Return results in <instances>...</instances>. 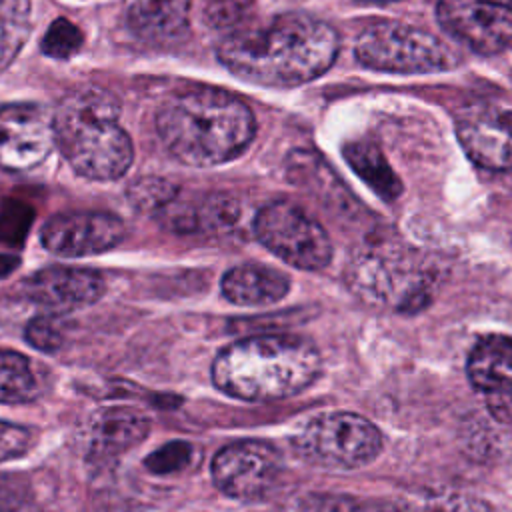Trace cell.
Here are the masks:
<instances>
[{"label":"cell","mask_w":512,"mask_h":512,"mask_svg":"<svg viewBox=\"0 0 512 512\" xmlns=\"http://www.w3.org/2000/svg\"><path fill=\"white\" fill-rule=\"evenodd\" d=\"M338 46V34L330 24L290 12L224 38L218 60L254 84L298 86L322 76L334 64Z\"/></svg>","instance_id":"1"},{"label":"cell","mask_w":512,"mask_h":512,"mask_svg":"<svg viewBox=\"0 0 512 512\" xmlns=\"http://www.w3.org/2000/svg\"><path fill=\"white\" fill-rule=\"evenodd\" d=\"M156 128L176 160L206 168L240 156L254 140L256 120L238 96L214 86H192L162 102Z\"/></svg>","instance_id":"2"},{"label":"cell","mask_w":512,"mask_h":512,"mask_svg":"<svg viewBox=\"0 0 512 512\" xmlns=\"http://www.w3.org/2000/svg\"><path fill=\"white\" fill-rule=\"evenodd\" d=\"M316 346L298 334H258L220 350L212 380L224 394L246 402L294 396L320 374Z\"/></svg>","instance_id":"3"},{"label":"cell","mask_w":512,"mask_h":512,"mask_svg":"<svg viewBox=\"0 0 512 512\" xmlns=\"http://www.w3.org/2000/svg\"><path fill=\"white\" fill-rule=\"evenodd\" d=\"M52 118L56 144L76 174L106 182L128 172L134 150L114 94L100 86L76 88L60 100Z\"/></svg>","instance_id":"4"},{"label":"cell","mask_w":512,"mask_h":512,"mask_svg":"<svg viewBox=\"0 0 512 512\" xmlns=\"http://www.w3.org/2000/svg\"><path fill=\"white\" fill-rule=\"evenodd\" d=\"M354 56L370 70L394 74L444 72L460 62V56L440 38L402 22L366 26L356 38Z\"/></svg>","instance_id":"5"},{"label":"cell","mask_w":512,"mask_h":512,"mask_svg":"<svg viewBox=\"0 0 512 512\" xmlns=\"http://www.w3.org/2000/svg\"><path fill=\"white\" fill-rule=\"evenodd\" d=\"M294 450L322 468H360L382 452V432L354 412H326L308 420L294 438Z\"/></svg>","instance_id":"6"},{"label":"cell","mask_w":512,"mask_h":512,"mask_svg":"<svg viewBox=\"0 0 512 512\" xmlns=\"http://www.w3.org/2000/svg\"><path fill=\"white\" fill-rule=\"evenodd\" d=\"M254 234L274 256L300 270H322L332 260L328 232L308 212L288 200L258 210Z\"/></svg>","instance_id":"7"},{"label":"cell","mask_w":512,"mask_h":512,"mask_svg":"<svg viewBox=\"0 0 512 512\" xmlns=\"http://www.w3.org/2000/svg\"><path fill=\"white\" fill-rule=\"evenodd\" d=\"M282 472L280 452L262 440H238L212 460L216 488L236 500L252 502L268 496Z\"/></svg>","instance_id":"8"},{"label":"cell","mask_w":512,"mask_h":512,"mask_svg":"<svg viewBox=\"0 0 512 512\" xmlns=\"http://www.w3.org/2000/svg\"><path fill=\"white\" fill-rule=\"evenodd\" d=\"M436 18L478 54H496L512 42V0H438Z\"/></svg>","instance_id":"9"},{"label":"cell","mask_w":512,"mask_h":512,"mask_svg":"<svg viewBox=\"0 0 512 512\" xmlns=\"http://www.w3.org/2000/svg\"><path fill=\"white\" fill-rule=\"evenodd\" d=\"M56 144L54 118L44 106L14 102L0 106V168L24 172L46 160Z\"/></svg>","instance_id":"10"},{"label":"cell","mask_w":512,"mask_h":512,"mask_svg":"<svg viewBox=\"0 0 512 512\" xmlns=\"http://www.w3.org/2000/svg\"><path fill=\"white\" fill-rule=\"evenodd\" d=\"M454 130L466 156L492 172L512 170V112L492 104H468L454 114Z\"/></svg>","instance_id":"11"},{"label":"cell","mask_w":512,"mask_h":512,"mask_svg":"<svg viewBox=\"0 0 512 512\" xmlns=\"http://www.w3.org/2000/svg\"><path fill=\"white\" fill-rule=\"evenodd\" d=\"M124 222L108 212L76 210L46 220L40 230L42 246L62 258L94 256L116 248L124 240Z\"/></svg>","instance_id":"12"},{"label":"cell","mask_w":512,"mask_h":512,"mask_svg":"<svg viewBox=\"0 0 512 512\" xmlns=\"http://www.w3.org/2000/svg\"><path fill=\"white\" fill-rule=\"evenodd\" d=\"M466 374L490 416L512 426V338L492 334L474 344Z\"/></svg>","instance_id":"13"},{"label":"cell","mask_w":512,"mask_h":512,"mask_svg":"<svg viewBox=\"0 0 512 512\" xmlns=\"http://www.w3.org/2000/svg\"><path fill=\"white\" fill-rule=\"evenodd\" d=\"M104 290L106 282L100 272L70 266L42 268L22 284V292L32 304L54 314L90 306L100 300Z\"/></svg>","instance_id":"14"},{"label":"cell","mask_w":512,"mask_h":512,"mask_svg":"<svg viewBox=\"0 0 512 512\" xmlns=\"http://www.w3.org/2000/svg\"><path fill=\"white\" fill-rule=\"evenodd\" d=\"M350 282L358 294L374 302H394V298H398V306H410L412 302L422 304L426 296L422 278L392 256H358L352 262Z\"/></svg>","instance_id":"15"},{"label":"cell","mask_w":512,"mask_h":512,"mask_svg":"<svg viewBox=\"0 0 512 512\" xmlns=\"http://www.w3.org/2000/svg\"><path fill=\"white\" fill-rule=\"evenodd\" d=\"M150 430V422L130 408H104L92 416L86 436L88 456L96 462L110 460L140 444Z\"/></svg>","instance_id":"16"},{"label":"cell","mask_w":512,"mask_h":512,"mask_svg":"<svg viewBox=\"0 0 512 512\" xmlns=\"http://www.w3.org/2000/svg\"><path fill=\"white\" fill-rule=\"evenodd\" d=\"M192 0H126L130 30L148 44L176 42L188 28Z\"/></svg>","instance_id":"17"},{"label":"cell","mask_w":512,"mask_h":512,"mask_svg":"<svg viewBox=\"0 0 512 512\" xmlns=\"http://www.w3.org/2000/svg\"><path fill=\"white\" fill-rule=\"evenodd\" d=\"M222 294L238 306H268L290 292V278L264 264H240L222 276Z\"/></svg>","instance_id":"18"},{"label":"cell","mask_w":512,"mask_h":512,"mask_svg":"<svg viewBox=\"0 0 512 512\" xmlns=\"http://www.w3.org/2000/svg\"><path fill=\"white\" fill-rule=\"evenodd\" d=\"M350 168L386 202H392L402 192V182L384 158L382 150L368 140H354L342 148Z\"/></svg>","instance_id":"19"},{"label":"cell","mask_w":512,"mask_h":512,"mask_svg":"<svg viewBox=\"0 0 512 512\" xmlns=\"http://www.w3.org/2000/svg\"><path fill=\"white\" fill-rule=\"evenodd\" d=\"M378 512H492L490 504L468 492L440 490L378 500Z\"/></svg>","instance_id":"20"},{"label":"cell","mask_w":512,"mask_h":512,"mask_svg":"<svg viewBox=\"0 0 512 512\" xmlns=\"http://www.w3.org/2000/svg\"><path fill=\"white\" fill-rule=\"evenodd\" d=\"M38 396V380L30 360L12 350H0V404H26Z\"/></svg>","instance_id":"21"},{"label":"cell","mask_w":512,"mask_h":512,"mask_svg":"<svg viewBox=\"0 0 512 512\" xmlns=\"http://www.w3.org/2000/svg\"><path fill=\"white\" fill-rule=\"evenodd\" d=\"M30 34V0H0V72L20 54Z\"/></svg>","instance_id":"22"},{"label":"cell","mask_w":512,"mask_h":512,"mask_svg":"<svg viewBox=\"0 0 512 512\" xmlns=\"http://www.w3.org/2000/svg\"><path fill=\"white\" fill-rule=\"evenodd\" d=\"M178 188L160 176H140L126 188L128 202L138 212H160L174 202Z\"/></svg>","instance_id":"23"},{"label":"cell","mask_w":512,"mask_h":512,"mask_svg":"<svg viewBox=\"0 0 512 512\" xmlns=\"http://www.w3.org/2000/svg\"><path fill=\"white\" fill-rule=\"evenodd\" d=\"M82 44L80 30L66 18H56L42 38L44 54L52 58H70Z\"/></svg>","instance_id":"24"},{"label":"cell","mask_w":512,"mask_h":512,"mask_svg":"<svg viewBox=\"0 0 512 512\" xmlns=\"http://www.w3.org/2000/svg\"><path fill=\"white\" fill-rule=\"evenodd\" d=\"M190 458H192V446L184 440H174L154 450L144 460V466L154 474H172L186 468Z\"/></svg>","instance_id":"25"},{"label":"cell","mask_w":512,"mask_h":512,"mask_svg":"<svg viewBox=\"0 0 512 512\" xmlns=\"http://www.w3.org/2000/svg\"><path fill=\"white\" fill-rule=\"evenodd\" d=\"M24 338L28 340L30 346H34L40 352H56L62 346V332L58 326L46 318V316H36L26 324Z\"/></svg>","instance_id":"26"},{"label":"cell","mask_w":512,"mask_h":512,"mask_svg":"<svg viewBox=\"0 0 512 512\" xmlns=\"http://www.w3.org/2000/svg\"><path fill=\"white\" fill-rule=\"evenodd\" d=\"M32 436L24 426L0 420V462L20 458L30 450Z\"/></svg>","instance_id":"27"},{"label":"cell","mask_w":512,"mask_h":512,"mask_svg":"<svg viewBox=\"0 0 512 512\" xmlns=\"http://www.w3.org/2000/svg\"><path fill=\"white\" fill-rule=\"evenodd\" d=\"M28 496V484L22 476L0 474V512H16Z\"/></svg>","instance_id":"28"},{"label":"cell","mask_w":512,"mask_h":512,"mask_svg":"<svg viewBox=\"0 0 512 512\" xmlns=\"http://www.w3.org/2000/svg\"><path fill=\"white\" fill-rule=\"evenodd\" d=\"M16 266H18V258L0 254V276H6V274H10V272H12Z\"/></svg>","instance_id":"29"},{"label":"cell","mask_w":512,"mask_h":512,"mask_svg":"<svg viewBox=\"0 0 512 512\" xmlns=\"http://www.w3.org/2000/svg\"><path fill=\"white\" fill-rule=\"evenodd\" d=\"M364 2H398V0H364Z\"/></svg>","instance_id":"30"}]
</instances>
